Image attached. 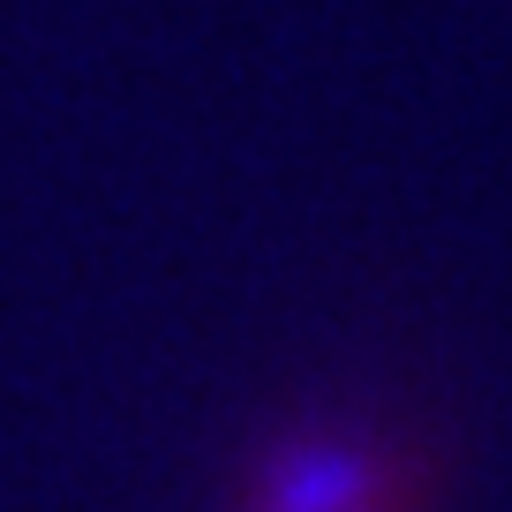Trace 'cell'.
Here are the masks:
<instances>
[{
  "instance_id": "cell-1",
  "label": "cell",
  "mask_w": 512,
  "mask_h": 512,
  "mask_svg": "<svg viewBox=\"0 0 512 512\" xmlns=\"http://www.w3.org/2000/svg\"><path fill=\"white\" fill-rule=\"evenodd\" d=\"M234 512H430V460L392 422L302 415L256 445Z\"/></svg>"
}]
</instances>
